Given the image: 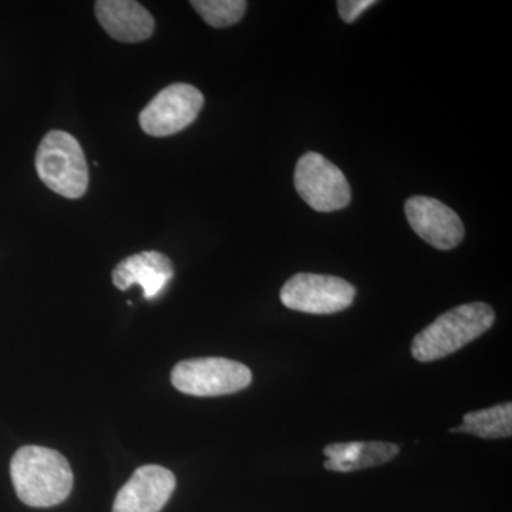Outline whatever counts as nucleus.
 <instances>
[{"mask_svg":"<svg viewBox=\"0 0 512 512\" xmlns=\"http://www.w3.org/2000/svg\"><path fill=\"white\" fill-rule=\"evenodd\" d=\"M204 96L191 84L175 83L165 87L141 111L140 126L153 137L180 133L197 120Z\"/></svg>","mask_w":512,"mask_h":512,"instance_id":"0eeeda50","label":"nucleus"},{"mask_svg":"<svg viewBox=\"0 0 512 512\" xmlns=\"http://www.w3.org/2000/svg\"><path fill=\"white\" fill-rule=\"evenodd\" d=\"M96 16L103 29L119 42H144L156 28L151 13L133 0H99Z\"/></svg>","mask_w":512,"mask_h":512,"instance_id":"9b49d317","label":"nucleus"},{"mask_svg":"<svg viewBox=\"0 0 512 512\" xmlns=\"http://www.w3.org/2000/svg\"><path fill=\"white\" fill-rule=\"evenodd\" d=\"M453 433H467L480 439H507L512 434V404L510 402L467 413L463 424Z\"/></svg>","mask_w":512,"mask_h":512,"instance_id":"ddd939ff","label":"nucleus"},{"mask_svg":"<svg viewBox=\"0 0 512 512\" xmlns=\"http://www.w3.org/2000/svg\"><path fill=\"white\" fill-rule=\"evenodd\" d=\"M36 171L56 194L77 200L89 187V168L79 141L66 131H49L37 148Z\"/></svg>","mask_w":512,"mask_h":512,"instance_id":"7ed1b4c3","label":"nucleus"},{"mask_svg":"<svg viewBox=\"0 0 512 512\" xmlns=\"http://www.w3.org/2000/svg\"><path fill=\"white\" fill-rule=\"evenodd\" d=\"M375 3V0H340L338 2L340 18L345 20L346 23H353Z\"/></svg>","mask_w":512,"mask_h":512,"instance_id":"2eb2a0df","label":"nucleus"},{"mask_svg":"<svg viewBox=\"0 0 512 512\" xmlns=\"http://www.w3.org/2000/svg\"><path fill=\"white\" fill-rule=\"evenodd\" d=\"M173 262L161 252L147 251L128 256L113 271V284L120 291L140 285L144 298L154 299L173 279Z\"/></svg>","mask_w":512,"mask_h":512,"instance_id":"9d476101","label":"nucleus"},{"mask_svg":"<svg viewBox=\"0 0 512 512\" xmlns=\"http://www.w3.org/2000/svg\"><path fill=\"white\" fill-rule=\"evenodd\" d=\"M355 286L338 276L296 274L282 288L281 301L292 311L330 315L348 309L355 301Z\"/></svg>","mask_w":512,"mask_h":512,"instance_id":"423d86ee","label":"nucleus"},{"mask_svg":"<svg viewBox=\"0 0 512 512\" xmlns=\"http://www.w3.org/2000/svg\"><path fill=\"white\" fill-rule=\"evenodd\" d=\"M191 5L208 25L222 29L237 25L244 18L248 3L244 0H194Z\"/></svg>","mask_w":512,"mask_h":512,"instance_id":"4468645a","label":"nucleus"},{"mask_svg":"<svg viewBox=\"0 0 512 512\" xmlns=\"http://www.w3.org/2000/svg\"><path fill=\"white\" fill-rule=\"evenodd\" d=\"M293 180L302 200L315 211H339L350 204L352 192L345 174L318 153L299 158Z\"/></svg>","mask_w":512,"mask_h":512,"instance_id":"39448f33","label":"nucleus"},{"mask_svg":"<svg viewBox=\"0 0 512 512\" xmlns=\"http://www.w3.org/2000/svg\"><path fill=\"white\" fill-rule=\"evenodd\" d=\"M10 477L19 500L29 507H55L73 490L72 467L52 448H19L10 463Z\"/></svg>","mask_w":512,"mask_h":512,"instance_id":"f257e3e1","label":"nucleus"},{"mask_svg":"<svg viewBox=\"0 0 512 512\" xmlns=\"http://www.w3.org/2000/svg\"><path fill=\"white\" fill-rule=\"evenodd\" d=\"M400 453V447L384 441H350V443L329 444L323 448L328 460L323 463L326 470L338 473L365 470L383 466Z\"/></svg>","mask_w":512,"mask_h":512,"instance_id":"f8f14e48","label":"nucleus"},{"mask_svg":"<svg viewBox=\"0 0 512 512\" xmlns=\"http://www.w3.org/2000/svg\"><path fill=\"white\" fill-rule=\"evenodd\" d=\"M171 382L181 393L197 397L225 396L247 389L252 382L249 367L224 357L183 360L174 367Z\"/></svg>","mask_w":512,"mask_h":512,"instance_id":"20e7f679","label":"nucleus"},{"mask_svg":"<svg viewBox=\"0 0 512 512\" xmlns=\"http://www.w3.org/2000/svg\"><path fill=\"white\" fill-rule=\"evenodd\" d=\"M494 322V309L487 303L473 302L457 306L416 335L412 355L421 363L443 359L480 338Z\"/></svg>","mask_w":512,"mask_h":512,"instance_id":"f03ea898","label":"nucleus"},{"mask_svg":"<svg viewBox=\"0 0 512 512\" xmlns=\"http://www.w3.org/2000/svg\"><path fill=\"white\" fill-rule=\"evenodd\" d=\"M410 227L431 247L448 251L464 238L463 222L446 204L430 197H412L404 205Z\"/></svg>","mask_w":512,"mask_h":512,"instance_id":"6e6552de","label":"nucleus"},{"mask_svg":"<svg viewBox=\"0 0 512 512\" xmlns=\"http://www.w3.org/2000/svg\"><path fill=\"white\" fill-rule=\"evenodd\" d=\"M175 476L167 468L148 464L137 468L117 494L113 512H160L175 490Z\"/></svg>","mask_w":512,"mask_h":512,"instance_id":"1a4fd4ad","label":"nucleus"}]
</instances>
